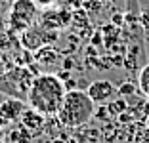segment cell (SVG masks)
Listing matches in <instances>:
<instances>
[{
	"label": "cell",
	"mask_w": 149,
	"mask_h": 143,
	"mask_svg": "<svg viewBox=\"0 0 149 143\" xmlns=\"http://www.w3.org/2000/svg\"><path fill=\"white\" fill-rule=\"evenodd\" d=\"M65 94L67 88L63 80L57 78V74L42 73L33 80L29 95H27V103L29 107L42 113L44 117H57L65 99Z\"/></svg>",
	"instance_id": "1"
},
{
	"label": "cell",
	"mask_w": 149,
	"mask_h": 143,
	"mask_svg": "<svg viewBox=\"0 0 149 143\" xmlns=\"http://www.w3.org/2000/svg\"><path fill=\"white\" fill-rule=\"evenodd\" d=\"M96 113V103L84 90H69L65 94L63 105L57 113V118L65 128H79V126L88 124V120Z\"/></svg>",
	"instance_id": "2"
},
{
	"label": "cell",
	"mask_w": 149,
	"mask_h": 143,
	"mask_svg": "<svg viewBox=\"0 0 149 143\" xmlns=\"http://www.w3.org/2000/svg\"><path fill=\"white\" fill-rule=\"evenodd\" d=\"M38 12H36V2L35 0H13L12 8H10V29L13 33L21 35L23 31H27L29 27L35 25Z\"/></svg>",
	"instance_id": "3"
},
{
	"label": "cell",
	"mask_w": 149,
	"mask_h": 143,
	"mask_svg": "<svg viewBox=\"0 0 149 143\" xmlns=\"http://www.w3.org/2000/svg\"><path fill=\"white\" fill-rule=\"evenodd\" d=\"M57 38H59V33H57V31L44 29L42 25H33V27H29L27 31L21 33L19 42H21V46L25 48V50L36 52V50H40V48L46 46V44H54Z\"/></svg>",
	"instance_id": "4"
},
{
	"label": "cell",
	"mask_w": 149,
	"mask_h": 143,
	"mask_svg": "<svg viewBox=\"0 0 149 143\" xmlns=\"http://www.w3.org/2000/svg\"><path fill=\"white\" fill-rule=\"evenodd\" d=\"M71 19H73V10H65V8L52 10V8H48L40 15V25L44 29H50V31H59V29L69 27Z\"/></svg>",
	"instance_id": "5"
},
{
	"label": "cell",
	"mask_w": 149,
	"mask_h": 143,
	"mask_svg": "<svg viewBox=\"0 0 149 143\" xmlns=\"http://www.w3.org/2000/svg\"><path fill=\"white\" fill-rule=\"evenodd\" d=\"M88 95L92 97V101L96 105H107L111 103V101L117 97V88L113 86V84L109 82V80H94L90 86H88Z\"/></svg>",
	"instance_id": "6"
},
{
	"label": "cell",
	"mask_w": 149,
	"mask_h": 143,
	"mask_svg": "<svg viewBox=\"0 0 149 143\" xmlns=\"http://www.w3.org/2000/svg\"><path fill=\"white\" fill-rule=\"evenodd\" d=\"M46 120H48V117H44L42 113H38V111H36V109H33V107H27L25 111H23L21 118H19V122H21V124L25 126L27 130L31 132L33 137L44 132Z\"/></svg>",
	"instance_id": "7"
},
{
	"label": "cell",
	"mask_w": 149,
	"mask_h": 143,
	"mask_svg": "<svg viewBox=\"0 0 149 143\" xmlns=\"http://www.w3.org/2000/svg\"><path fill=\"white\" fill-rule=\"evenodd\" d=\"M25 103L23 99H17V97H8L6 101L0 103V115L4 118H8L10 122H19L23 111H25Z\"/></svg>",
	"instance_id": "8"
},
{
	"label": "cell",
	"mask_w": 149,
	"mask_h": 143,
	"mask_svg": "<svg viewBox=\"0 0 149 143\" xmlns=\"http://www.w3.org/2000/svg\"><path fill=\"white\" fill-rule=\"evenodd\" d=\"M71 27L77 31V35H79L80 38H90V36H92V29H90V21H88V12L82 10V8L73 10Z\"/></svg>",
	"instance_id": "9"
},
{
	"label": "cell",
	"mask_w": 149,
	"mask_h": 143,
	"mask_svg": "<svg viewBox=\"0 0 149 143\" xmlns=\"http://www.w3.org/2000/svg\"><path fill=\"white\" fill-rule=\"evenodd\" d=\"M57 59H59V53H57V50L52 46V44H46V46H42L40 50L35 52V61L42 67V69L54 67L57 63Z\"/></svg>",
	"instance_id": "10"
},
{
	"label": "cell",
	"mask_w": 149,
	"mask_h": 143,
	"mask_svg": "<svg viewBox=\"0 0 149 143\" xmlns=\"http://www.w3.org/2000/svg\"><path fill=\"white\" fill-rule=\"evenodd\" d=\"M31 139H33V134L19 122V124H15L13 128H10L6 132L4 141L6 143H31Z\"/></svg>",
	"instance_id": "11"
},
{
	"label": "cell",
	"mask_w": 149,
	"mask_h": 143,
	"mask_svg": "<svg viewBox=\"0 0 149 143\" xmlns=\"http://www.w3.org/2000/svg\"><path fill=\"white\" fill-rule=\"evenodd\" d=\"M107 109H109L111 117H118L120 113L128 111V103H126V97H115L111 103H107Z\"/></svg>",
	"instance_id": "12"
},
{
	"label": "cell",
	"mask_w": 149,
	"mask_h": 143,
	"mask_svg": "<svg viewBox=\"0 0 149 143\" xmlns=\"http://www.w3.org/2000/svg\"><path fill=\"white\" fill-rule=\"evenodd\" d=\"M138 84H140V90L149 97V63H145V65L140 69V74H138Z\"/></svg>",
	"instance_id": "13"
},
{
	"label": "cell",
	"mask_w": 149,
	"mask_h": 143,
	"mask_svg": "<svg viewBox=\"0 0 149 143\" xmlns=\"http://www.w3.org/2000/svg\"><path fill=\"white\" fill-rule=\"evenodd\" d=\"M33 61H35V56H33L29 50L23 48V52L17 53V57H15V65H17V67H29Z\"/></svg>",
	"instance_id": "14"
},
{
	"label": "cell",
	"mask_w": 149,
	"mask_h": 143,
	"mask_svg": "<svg viewBox=\"0 0 149 143\" xmlns=\"http://www.w3.org/2000/svg\"><path fill=\"white\" fill-rule=\"evenodd\" d=\"M117 92H118L120 97H130V95L136 94V86H134L132 82H124V84H120V86L117 88Z\"/></svg>",
	"instance_id": "15"
},
{
	"label": "cell",
	"mask_w": 149,
	"mask_h": 143,
	"mask_svg": "<svg viewBox=\"0 0 149 143\" xmlns=\"http://www.w3.org/2000/svg\"><path fill=\"white\" fill-rule=\"evenodd\" d=\"M94 117H96L97 120H109L111 113H109V109H107V105H105V107L101 105V109H97L96 113H94Z\"/></svg>",
	"instance_id": "16"
},
{
	"label": "cell",
	"mask_w": 149,
	"mask_h": 143,
	"mask_svg": "<svg viewBox=\"0 0 149 143\" xmlns=\"http://www.w3.org/2000/svg\"><path fill=\"white\" fill-rule=\"evenodd\" d=\"M84 6H86L88 12L96 13V12H100V8H101V0H88V2H86Z\"/></svg>",
	"instance_id": "17"
},
{
	"label": "cell",
	"mask_w": 149,
	"mask_h": 143,
	"mask_svg": "<svg viewBox=\"0 0 149 143\" xmlns=\"http://www.w3.org/2000/svg\"><path fill=\"white\" fill-rule=\"evenodd\" d=\"M0 48H6V50H10V48H12V42H10V35H4V33H0Z\"/></svg>",
	"instance_id": "18"
},
{
	"label": "cell",
	"mask_w": 149,
	"mask_h": 143,
	"mask_svg": "<svg viewBox=\"0 0 149 143\" xmlns=\"http://www.w3.org/2000/svg\"><path fill=\"white\" fill-rule=\"evenodd\" d=\"M117 118H118V122H123V124H130V122H132V117H130V113H128V111L120 113Z\"/></svg>",
	"instance_id": "19"
},
{
	"label": "cell",
	"mask_w": 149,
	"mask_h": 143,
	"mask_svg": "<svg viewBox=\"0 0 149 143\" xmlns=\"http://www.w3.org/2000/svg\"><path fill=\"white\" fill-rule=\"evenodd\" d=\"M111 23H113V25H117V27H120L124 23V15H123V13H115L113 17H111Z\"/></svg>",
	"instance_id": "20"
},
{
	"label": "cell",
	"mask_w": 149,
	"mask_h": 143,
	"mask_svg": "<svg viewBox=\"0 0 149 143\" xmlns=\"http://www.w3.org/2000/svg\"><path fill=\"white\" fill-rule=\"evenodd\" d=\"M61 65H63V69H65V71H71V69L74 67V61H73V57H63Z\"/></svg>",
	"instance_id": "21"
},
{
	"label": "cell",
	"mask_w": 149,
	"mask_h": 143,
	"mask_svg": "<svg viewBox=\"0 0 149 143\" xmlns=\"http://www.w3.org/2000/svg\"><path fill=\"white\" fill-rule=\"evenodd\" d=\"M57 78H59V80H63V82H65V80H69V78H71V71L61 69L59 73H57Z\"/></svg>",
	"instance_id": "22"
},
{
	"label": "cell",
	"mask_w": 149,
	"mask_h": 143,
	"mask_svg": "<svg viewBox=\"0 0 149 143\" xmlns=\"http://www.w3.org/2000/svg\"><path fill=\"white\" fill-rule=\"evenodd\" d=\"M65 6H73V10L82 8V0H65Z\"/></svg>",
	"instance_id": "23"
},
{
	"label": "cell",
	"mask_w": 149,
	"mask_h": 143,
	"mask_svg": "<svg viewBox=\"0 0 149 143\" xmlns=\"http://www.w3.org/2000/svg\"><path fill=\"white\" fill-rule=\"evenodd\" d=\"M35 2H36V6H40V8H50L56 0H35Z\"/></svg>",
	"instance_id": "24"
},
{
	"label": "cell",
	"mask_w": 149,
	"mask_h": 143,
	"mask_svg": "<svg viewBox=\"0 0 149 143\" xmlns=\"http://www.w3.org/2000/svg\"><path fill=\"white\" fill-rule=\"evenodd\" d=\"M65 88H67V92L69 90H74V88H77V80H73V78H69V80H65Z\"/></svg>",
	"instance_id": "25"
},
{
	"label": "cell",
	"mask_w": 149,
	"mask_h": 143,
	"mask_svg": "<svg viewBox=\"0 0 149 143\" xmlns=\"http://www.w3.org/2000/svg\"><path fill=\"white\" fill-rule=\"evenodd\" d=\"M4 73H6V59L0 56V74H4Z\"/></svg>",
	"instance_id": "26"
},
{
	"label": "cell",
	"mask_w": 149,
	"mask_h": 143,
	"mask_svg": "<svg viewBox=\"0 0 149 143\" xmlns=\"http://www.w3.org/2000/svg\"><path fill=\"white\" fill-rule=\"evenodd\" d=\"M8 124H10V120H8V118H4L2 115H0V128H6Z\"/></svg>",
	"instance_id": "27"
},
{
	"label": "cell",
	"mask_w": 149,
	"mask_h": 143,
	"mask_svg": "<svg viewBox=\"0 0 149 143\" xmlns=\"http://www.w3.org/2000/svg\"><path fill=\"white\" fill-rule=\"evenodd\" d=\"M143 113H145V118H147V117H149V101L143 105Z\"/></svg>",
	"instance_id": "28"
},
{
	"label": "cell",
	"mask_w": 149,
	"mask_h": 143,
	"mask_svg": "<svg viewBox=\"0 0 149 143\" xmlns=\"http://www.w3.org/2000/svg\"><path fill=\"white\" fill-rule=\"evenodd\" d=\"M52 143H65V139H63V137H59V139H54Z\"/></svg>",
	"instance_id": "29"
},
{
	"label": "cell",
	"mask_w": 149,
	"mask_h": 143,
	"mask_svg": "<svg viewBox=\"0 0 149 143\" xmlns=\"http://www.w3.org/2000/svg\"><path fill=\"white\" fill-rule=\"evenodd\" d=\"M147 128H149V117H147Z\"/></svg>",
	"instance_id": "30"
}]
</instances>
